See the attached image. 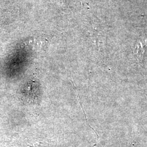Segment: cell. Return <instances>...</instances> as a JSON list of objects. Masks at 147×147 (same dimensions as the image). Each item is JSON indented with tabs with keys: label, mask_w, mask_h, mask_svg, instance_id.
Masks as SVG:
<instances>
[{
	"label": "cell",
	"mask_w": 147,
	"mask_h": 147,
	"mask_svg": "<svg viewBox=\"0 0 147 147\" xmlns=\"http://www.w3.org/2000/svg\"><path fill=\"white\" fill-rule=\"evenodd\" d=\"M146 42V41H139L137 42L135 47L134 49V53L137 60L140 62H141L142 58L143 57V55L145 51Z\"/></svg>",
	"instance_id": "1"
}]
</instances>
